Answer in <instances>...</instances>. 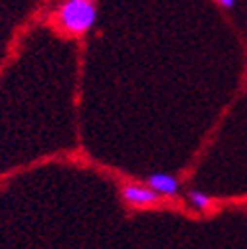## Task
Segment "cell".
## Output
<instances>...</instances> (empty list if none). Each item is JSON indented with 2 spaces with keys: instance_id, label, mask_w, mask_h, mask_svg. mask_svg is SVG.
<instances>
[{
  "instance_id": "1",
  "label": "cell",
  "mask_w": 247,
  "mask_h": 249,
  "mask_svg": "<svg viewBox=\"0 0 247 249\" xmlns=\"http://www.w3.org/2000/svg\"><path fill=\"white\" fill-rule=\"evenodd\" d=\"M55 24L68 36H85L97 22L95 0H61L53 12Z\"/></svg>"
},
{
  "instance_id": "2",
  "label": "cell",
  "mask_w": 247,
  "mask_h": 249,
  "mask_svg": "<svg viewBox=\"0 0 247 249\" xmlns=\"http://www.w3.org/2000/svg\"><path fill=\"white\" fill-rule=\"evenodd\" d=\"M121 198L131 208H148V206L159 204L160 194L154 192L148 184H144V186L142 184H127V186H123Z\"/></svg>"
},
{
  "instance_id": "3",
  "label": "cell",
  "mask_w": 247,
  "mask_h": 249,
  "mask_svg": "<svg viewBox=\"0 0 247 249\" xmlns=\"http://www.w3.org/2000/svg\"><path fill=\"white\" fill-rule=\"evenodd\" d=\"M146 184H148L157 194H160V196H174V194H178V190H180L178 178L172 176V174H166V172L150 174V176L146 178Z\"/></svg>"
},
{
  "instance_id": "4",
  "label": "cell",
  "mask_w": 247,
  "mask_h": 249,
  "mask_svg": "<svg viewBox=\"0 0 247 249\" xmlns=\"http://www.w3.org/2000/svg\"><path fill=\"white\" fill-rule=\"evenodd\" d=\"M188 204H190L194 210L206 212V210H210V206H212V198H210L206 192L190 190V192H188Z\"/></svg>"
},
{
  "instance_id": "5",
  "label": "cell",
  "mask_w": 247,
  "mask_h": 249,
  "mask_svg": "<svg viewBox=\"0 0 247 249\" xmlns=\"http://www.w3.org/2000/svg\"><path fill=\"white\" fill-rule=\"evenodd\" d=\"M218 2L224 6V8H231L235 4V0H218Z\"/></svg>"
}]
</instances>
